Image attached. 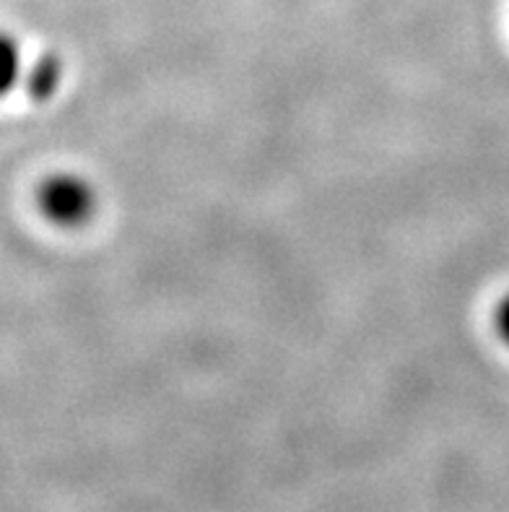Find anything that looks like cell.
I'll list each match as a JSON object with an SVG mask.
<instances>
[{
  "mask_svg": "<svg viewBox=\"0 0 509 512\" xmlns=\"http://www.w3.org/2000/svg\"><path fill=\"white\" fill-rule=\"evenodd\" d=\"M39 214L58 229H78L94 219L99 193L89 177L78 172H55L37 188Z\"/></svg>",
  "mask_w": 509,
  "mask_h": 512,
  "instance_id": "6da1fadb",
  "label": "cell"
},
{
  "mask_svg": "<svg viewBox=\"0 0 509 512\" xmlns=\"http://www.w3.org/2000/svg\"><path fill=\"white\" fill-rule=\"evenodd\" d=\"M63 63L55 52H42L37 60L26 63L24 89L34 102H50L63 84Z\"/></svg>",
  "mask_w": 509,
  "mask_h": 512,
  "instance_id": "7a4b0ae2",
  "label": "cell"
},
{
  "mask_svg": "<svg viewBox=\"0 0 509 512\" xmlns=\"http://www.w3.org/2000/svg\"><path fill=\"white\" fill-rule=\"evenodd\" d=\"M24 52L19 39L8 32H0V97H8L24 84Z\"/></svg>",
  "mask_w": 509,
  "mask_h": 512,
  "instance_id": "3957f363",
  "label": "cell"
},
{
  "mask_svg": "<svg viewBox=\"0 0 509 512\" xmlns=\"http://www.w3.org/2000/svg\"><path fill=\"white\" fill-rule=\"evenodd\" d=\"M491 323H494V331H497L499 341L509 346V292L502 294L497 305H494Z\"/></svg>",
  "mask_w": 509,
  "mask_h": 512,
  "instance_id": "277c9868",
  "label": "cell"
}]
</instances>
